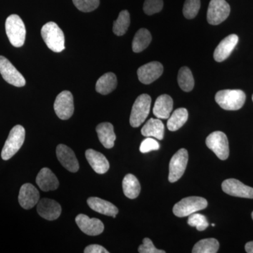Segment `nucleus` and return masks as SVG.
<instances>
[{"label": "nucleus", "mask_w": 253, "mask_h": 253, "mask_svg": "<svg viewBox=\"0 0 253 253\" xmlns=\"http://www.w3.org/2000/svg\"><path fill=\"white\" fill-rule=\"evenodd\" d=\"M223 191L226 194L236 197L253 199V188L245 185L236 179H228L221 184Z\"/></svg>", "instance_id": "f8f14e48"}, {"label": "nucleus", "mask_w": 253, "mask_h": 253, "mask_svg": "<svg viewBox=\"0 0 253 253\" xmlns=\"http://www.w3.org/2000/svg\"><path fill=\"white\" fill-rule=\"evenodd\" d=\"M87 204L95 212L101 213L104 215L115 218L118 213V209L116 206L109 201L99 199V198H89L87 199Z\"/></svg>", "instance_id": "4be33fe9"}, {"label": "nucleus", "mask_w": 253, "mask_h": 253, "mask_svg": "<svg viewBox=\"0 0 253 253\" xmlns=\"http://www.w3.org/2000/svg\"><path fill=\"white\" fill-rule=\"evenodd\" d=\"M252 218H253V212H252Z\"/></svg>", "instance_id": "a19ab883"}, {"label": "nucleus", "mask_w": 253, "mask_h": 253, "mask_svg": "<svg viewBox=\"0 0 253 253\" xmlns=\"http://www.w3.org/2000/svg\"><path fill=\"white\" fill-rule=\"evenodd\" d=\"M206 145L221 161L229 157V146L227 136L220 131L211 133L206 139Z\"/></svg>", "instance_id": "0eeeda50"}, {"label": "nucleus", "mask_w": 253, "mask_h": 253, "mask_svg": "<svg viewBox=\"0 0 253 253\" xmlns=\"http://www.w3.org/2000/svg\"><path fill=\"white\" fill-rule=\"evenodd\" d=\"M238 42L239 37L235 34H231L223 39L214 50V59L217 62H222L227 59L237 45Z\"/></svg>", "instance_id": "a211bd4d"}, {"label": "nucleus", "mask_w": 253, "mask_h": 253, "mask_svg": "<svg viewBox=\"0 0 253 253\" xmlns=\"http://www.w3.org/2000/svg\"><path fill=\"white\" fill-rule=\"evenodd\" d=\"M189 113L184 108L177 109L168 118L167 126L168 129L174 131L180 129L187 121Z\"/></svg>", "instance_id": "bb28decb"}, {"label": "nucleus", "mask_w": 253, "mask_h": 253, "mask_svg": "<svg viewBox=\"0 0 253 253\" xmlns=\"http://www.w3.org/2000/svg\"><path fill=\"white\" fill-rule=\"evenodd\" d=\"M201 8V0H186L183 7V14L187 19H193L197 16Z\"/></svg>", "instance_id": "473e14b6"}, {"label": "nucleus", "mask_w": 253, "mask_h": 253, "mask_svg": "<svg viewBox=\"0 0 253 253\" xmlns=\"http://www.w3.org/2000/svg\"><path fill=\"white\" fill-rule=\"evenodd\" d=\"M212 226H215V224H212Z\"/></svg>", "instance_id": "ea45409f"}, {"label": "nucleus", "mask_w": 253, "mask_h": 253, "mask_svg": "<svg viewBox=\"0 0 253 253\" xmlns=\"http://www.w3.org/2000/svg\"><path fill=\"white\" fill-rule=\"evenodd\" d=\"M177 80L178 84L183 91L189 92L194 89V76L189 68L185 66L179 69Z\"/></svg>", "instance_id": "c756f323"}, {"label": "nucleus", "mask_w": 253, "mask_h": 253, "mask_svg": "<svg viewBox=\"0 0 253 253\" xmlns=\"http://www.w3.org/2000/svg\"><path fill=\"white\" fill-rule=\"evenodd\" d=\"M36 183L43 191H54L58 189L59 181L51 169L44 168L40 171L36 178Z\"/></svg>", "instance_id": "6ab92c4d"}, {"label": "nucleus", "mask_w": 253, "mask_h": 253, "mask_svg": "<svg viewBox=\"0 0 253 253\" xmlns=\"http://www.w3.org/2000/svg\"><path fill=\"white\" fill-rule=\"evenodd\" d=\"M160 149V144L156 139L146 138L141 142L139 150L142 154H146L150 151H157Z\"/></svg>", "instance_id": "c9c22d12"}, {"label": "nucleus", "mask_w": 253, "mask_h": 253, "mask_svg": "<svg viewBox=\"0 0 253 253\" xmlns=\"http://www.w3.org/2000/svg\"><path fill=\"white\" fill-rule=\"evenodd\" d=\"M219 244L215 239H203L195 245L193 253H216L219 250Z\"/></svg>", "instance_id": "7c9ffc66"}, {"label": "nucleus", "mask_w": 253, "mask_h": 253, "mask_svg": "<svg viewBox=\"0 0 253 253\" xmlns=\"http://www.w3.org/2000/svg\"></svg>", "instance_id": "79ce46f5"}, {"label": "nucleus", "mask_w": 253, "mask_h": 253, "mask_svg": "<svg viewBox=\"0 0 253 253\" xmlns=\"http://www.w3.org/2000/svg\"><path fill=\"white\" fill-rule=\"evenodd\" d=\"M37 211L42 217L46 220L52 221L61 215V207L59 203L54 200L42 199L38 202Z\"/></svg>", "instance_id": "f3484780"}, {"label": "nucleus", "mask_w": 253, "mask_h": 253, "mask_svg": "<svg viewBox=\"0 0 253 253\" xmlns=\"http://www.w3.org/2000/svg\"><path fill=\"white\" fill-rule=\"evenodd\" d=\"M152 41L151 33L147 29L141 28L134 36L132 41V50L134 52L139 53L149 46Z\"/></svg>", "instance_id": "cd10ccee"}, {"label": "nucleus", "mask_w": 253, "mask_h": 253, "mask_svg": "<svg viewBox=\"0 0 253 253\" xmlns=\"http://www.w3.org/2000/svg\"><path fill=\"white\" fill-rule=\"evenodd\" d=\"M208 207L207 200L199 196H190L181 200L174 205L173 213L176 217H189L190 214Z\"/></svg>", "instance_id": "39448f33"}, {"label": "nucleus", "mask_w": 253, "mask_h": 253, "mask_svg": "<svg viewBox=\"0 0 253 253\" xmlns=\"http://www.w3.org/2000/svg\"><path fill=\"white\" fill-rule=\"evenodd\" d=\"M100 142L106 149H112L116 139L113 125L110 123H102L96 128Z\"/></svg>", "instance_id": "5701e85b"}, {"label": "nucleus", "mask_w": 253, "mask_h": 253, "mask_svg": "<svg viewBox=\"0 0 253 253\" xmlns=\"http://www.w3.org/2000/svg\"><path fill=\"white\" fill-rule=\"evenodd\" d=\"M117 84L116 75L113 73H107L103 75L96 82V90L101 94H109L116 89Z\"/></svg>", "instance_id": "393cba45"}, {"label": "nucleus", "mask_w": 253, "mask_h": 253, "mask_svg": "<svg viewBox=\"0 0 253 253\" xmlns=\"http://www.w3.org/2000/svg\"><path fill=\"white\" fill-rule=\"evenodd\" d=\"M173 109V100L168 94H163L158 96L155 102L154 109V116L159 119H168Z\"/></svg>", "instance_id": "412c9836"}, {"label": "nucleus", "mask_w": 253, "mask_h": 253, "mask_svg": "<svg viewBox=\"0 0 253 253\" xmlns=\"http://www.w3.org/2000/svg\"><path fill=\"white\" fill-rule=\"evenodd\" d=\"M130 25V16L127 10L120 13L117 19L113 22V31L116 36H122L127 31Z\"/></svg>", "instance_id": "c85d7f7f"}, {"label": "nucleus", "mask_w": 253, "mask_h": 253, "mask_svg": "<svg viewBox=\"0 0 253 253\" xmlns=\"http://www.w3.org/2000/svg\"><path fill=\"white\" fill-rule=\"evenodd\" d=\"M245 249L248 253H253V241L247 243L245 246Z\"/></svg>", "instance_id": "58836bf2"}, {"label": "nucleus", "mask_w": 253, "mask_h": 253, "mask_svg": "<svg viewBox=\"0 0 253 253\" xmlns=\"http://www.w3.org/2000/svg\"><path fill=\"white\" fill-rule=\"evenodd\" d=\"M76 222L84 234L89 236H98L104 230L102 221L96 218H89L84 214H78Z\"/></svg>", "instance_id": "ddd939ff"}, {"label": "nucleus", "mask_w": 253, "mask_h": 253, "mask_svg": "<svg viewBox=\"0 0 253 253\" xmlns=\"http://www.w3.org/2000/svg\"><path fill=\"white\" fill-rule=\"evenodd\" d=\"M41 35L46 46L51 51L59 53L66 48L64 34L56 23L49 22L44 24L42 28Z\"/></svg>", "instance_id": "f257e3e1"}, {"label": "nucleus", "mask_w": 253, "mask_h": 253, "mask_svg": "<svg viewBox=\"0 0 253 253\" xmlns=\"http://www.w3.org/2000/svg\"><path fill=\"white\" fill-rule=\"evenodd\" d=\"M0 73L4 81L10 84L17 87H21L26 84V80L22 74L9 60L2 56H0Z\"/></svg>", "instance_id": "9d476101"}, {"label": "nucleus", "mask_w": 253, "mask_h": 253, "mask_svg": "<svg viewBox=\"0 0 253 253\" xmlns=\"http://www.w3.org/2000/svg\"><path fill=\"white\" fill-rule=\"evenodd\" d=\"M40 193L33 184H23L20 189L18 202L26 210L31 209L39 202Z\"/></svg>", "instance_id": "dca6fc26"}, {"label": "nucleus", "mask_w": 253, "mask_h": 253, "mask_svg": "<svg viewBox=\"0 0 253 253\" xmlns=\"http://www.w3.org/2000/svg\"><path fill=\"white\" fill-rule=\"evenodd\" d=\"M73 2L80 11L90 12L99 7L100 0H73Z\"/></svg>", "instance_id": "72a5a7b5"}, {"label": "nucleus", "mask_w": 253, "mask_h": 253, "mask_svg": "<svg viewBox=\"0 0 253 253\" xmlns=\"http://www.w3.org/2000/svg\"><path fill=\"white\" fill-rule=\"evenodd\" d=\"M151 98L149 94L138 96L133 104L129 123L133 127H138L146 121L151 109Z\"/></svg>", "instance_id": "423d86ee"}, {"label": "nucleus", "mask_w": 253, "mask_h": 253, "mask_svg": "<svg viewBox=\"0 0 253 253\" xmlns=\"http://www.w3.org/2000/svg\"><path fill=\"white\" fill-rule=\"evenodd\" d=\"M246 96L240 89H224L215 95L216 102L226 111H237L244 106Z\"/></svg>", "instance_id": "f03ea898"}, {"label": "nucleus", "mask_w": 253, "mask_h": 253, "mask_svg": "<svg viewBox=\"0 0 253 253\" xmlns=\"http://www.w3.org/2000/svg\"><path fill=\"white\" fill-rule=\"evenodd\" d=\"M163 73V65L158 61H153L141 66L138 69L137 76L141 83L149 84L161 77Z\"/></svg>", "instance_id": "4468645a"}, {"label": "nucleus", "mask_w": 253, "mask_h": 253, "mask_svg": "<svg viewBox=\"0 0 253 253\" xmlns=\"http://www.w3.org/2000/svg\"><path fill=\"white\" fill-rule=\"evenodd\" d=\"M123 189L128 199H136L140 194V183L135 176L131 174H126L123 179Z\"/></svg>", "instance_id": "a878e982"}, {"label": "nucleus", "mask_w": 253, "mask_h": 253, "mask_svg": "<svg viewBox=\"0 0 253 253\" xmlns=\"http://www.w3.org/2000/svg\"><path fill=\"white\" fill-rule=\"evenodd\" d=\"M5 29L9 42L13 46L21 47L24 44L26 36V26L19 16L12 14L6 18Z\"/></svg>", "instance_id": "7ed1b4c3"}, {"label": "nucleus", "mask_w": 253, "mask_h": 253, "mask_svg": "<svg viewBox=\"0 0 253 253\" xmlns=\"http://www.w3.org/2000/svg\"><path fill=\"white\" fill-rule=\"evenodd\" d=\"M25 137L26 131L24 127L19 125L14 126L10 131L9 136L1 151V158L4 161H8L12 158L23 146Z\"/></svg>", "instance_id": "20e7f679"}, {"label": "nucleus", "mask_w": 253, "mask_h": 253, "mask_svg": "<svg viewBox=\"0 0 253 253\" xmlns=\"http://www.w3.org/2000/svg\"><path fill=\"white\" fill-rule=\"evenodd\" d=\"M138 251L140 253H166L163 250L156 249L151 240L148 238L143 240V244L139 246Z\"/></svg>", "instance_id": "e433bc0d"}, {"label": "nucleus", "mask_w": 253, "mask_h": 253, "mask_svg": "<svg viewBox=\"0 0 253 253\" xmlns=\"http://www.w3.org/2000/svg\"><path fill=\"white\" fill-rule=\"evenodd\" d=\"M163 8V0H145L144 11L145 14L151 15L160 12Z\"/></svg>", "instance_id": "f704fd0d"}, {"label": "nucleus", "mask_w": 253, "mask_h": 253, "mask_svg": "<svg viewBox=\"0 0 253 253\" xmlns=\"http://www.w3.org/2000/svg\"><path fill=\"white\" fill-rule=\"evenodd\" d=\"M54 108L60 119L63 121L69 119L74 113L73 96L71 91H61L55 100Z\"/></svg>", "instance_id": "9b49d317"}, {"label": "nucleus", "mask_w": 253, "mask_h": 253, "mask_svg": "<svg viewBox=\"0 0 253 253\" xmlns=\"http://www.w3.org/2000/svg\"><path fill=\"white\" fill-rule=\"evenodd\" d=\"M188 224L192 227H196L199 231L206 230L209 226L206 216L197 212L190 214L188 219Z\"/></svg>", "instance_id": "2f4dec72"}, {"label": "nucleus", "mask_w": 253, "mask_h": 253, "mask_svg": "<svg viewBox=\"0 0 253 253\" xmlns=\"http://www.w3.org/2000/svg\"><path fill=\"white\" fill-rule=\"evenodd\" d=\"M84 253H109V251L100 245H90L85 248Z\"/></svg>", "instance_id": "4c0bfd02"}, {"label": "nucleus", "mask_w": 253, "mask_h": 253, "mask_svg": "<svg viewBox=\"0 0 253 253\" xmlns=\"http://www.w3.org/2000/svg\"><path fill=\"white\" fill-rule=\"evenodd\" d=\"M56 156L61 164L69 172H78L80 168L79 163L71 148L64 144L58 145Z\"/></svg>", "instance_id": "2eb2a0df"}, {"label": "nucleus", "mask_w": 253, "mask_h": 253, "mask_svg": "<svg viewBox=\"0 0 253 253\" xmlns=\"http://www.w3.org/2000/svg\"><path fill=\"white\" fill-rule=\"evenodd\" d=\"M164 125L159 118H151L141 129V134L146 137H154L158 140H162L164 137Z\"/></svg>", "instance_id": "b1692460"}, {"label": "nucleus", "mask_w": 253, "mask_h": 253, "mask_svg": "<svg viewBox=\"0 0 253 253\" xmlns=\"http://www.w3.org/2000/svg\"><path fill=\"white\" fill-rule=\"evenodd\" d=\"M189 154L185 149H179L172 158L169 163V172L168 180L174 183L183 176L187 166Z\"/></svg>", "instance_id": "1a4fd4ad"}, {"label": "nucleus", "mask_w": 253, "mask_h": 253, "mask_svg": "<svg viewBox=\"0 0 253 253\" xmlns=\"http://www.w3.org/2000/svg\"><path fill=\"white\" fill-rule=\"evenodd\" d=\"M230 11V6L226 0H211L208 9V22L214 26L220 24L228 18Z\"/></svg>", "instance_id": "6e6552de"}, {"label": "nucleus", "mask_w": 253, "mask_h": 253, "mask_svg": "<svg viewBox=\"0 0 253 253\" xmlns=\"http://www.w3.org/2000/svg\"><path fill=\"white\" fill-rule=\"evenodd\" d=\"M85 156L91 167L98 174H104L109 170V161L101 153L95 150L88 149L86 151Z\"/></svg>", "instance_id": "aec40b11"}]
</instances>
